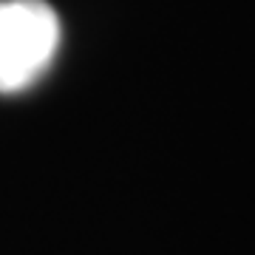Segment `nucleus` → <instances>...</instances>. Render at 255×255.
I'll return each mask as SVG.
<instances>
[{
  "label": "nucleus",
  "mask_w": 255,
  "mask_h": 255,
  "mask_svg": "<svg viewBox=\"0 0 255 255\" xmlns=\"http://www.w3.org/2000/svg\"><path fill=\"white\" fill-rule=\"evenodd\" d=\"M60 46V17L46 0H0V94H17L46 71Z\"/></svg>",
  "instance_id": "nucleus-1"
}]
</instances>
